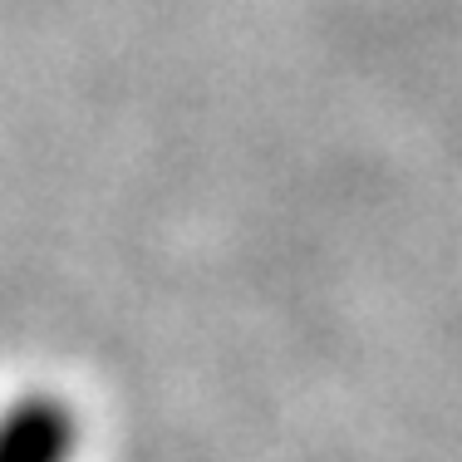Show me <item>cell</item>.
Listing matches in <instances>:
<instances>
[{
  "mask_svg": "<svg viewBox=\"0 0 462 462\" xmlns=\"http://www.w3.org/2000/svg\"><path fill=\"white\" fill-rule=\"evenodd\" d=\"M79 413L60 393H20L0 413V462H74Z\"/></svg>",
  "mask_w": 462,
  "mask_h": 462,
  "instance_id": "cell-1",
  "label": "cell"
}]
</instances>
